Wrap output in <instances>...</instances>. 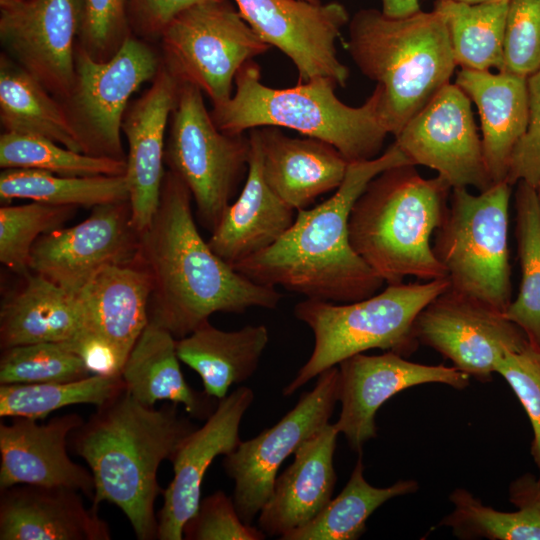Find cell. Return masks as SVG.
I'll use <instances>...</instances> for the list:
<instances>
[{"instance_id":"6da1fadb","label":"cell","mask_w":540,"mask_h":540,"mask_svg":"<svg viewBox=\"0 0 540 540\" xmlns=\"http://www.w3.org/2000/svg\"><path fill=\"white\" fill-rule=\"evenodd\" d=\"M192 200L185 183L166 171L157 211L140 234L139 257L153 282L150 318L176 339L214 313L275 309L282 298L275 288L244 277L211 249L196 227Z\"/></svg>"},{"instance_id":"7a4b0ae2","label":"cell","mask_w":540,"mask_h":540,"mask_svg":"<svg viewBox=\"0 0 540 540\" xmlns=\"http://www.w3.org/2000/svg\"><path fill=\"white\" fill-rule=\"evenodd\" d=\"M404 164L412 162L395 142L376 158L349 162L330 198L297 210L291 227L274 244L234 269L257 284L282 286L309 299L349 303L377 293L384 280L352 247L349 217L374 177Z\"/></svg>"},{"instance_id":"3957f363","label":"cell","mask_w":540,"mask_h":540,"mask_svg":"<svg viewBox=\"0 0 540 540\" xmlns=\"http://www.w3.org/2000/svg\"><path fill=\"white\" fill-rule=\"evenodd\" d=\"M69 436L72 451L85 460L95 485L92 504L106 501L127 517L137 539H157L156 498L162 461H172L197 427L180 414L178 404L156 409L126 390L96 407Z\"/></svg>"},{"instance_id":"277c9868","label":"cell","mask_w":540,"mask_h":540,"mask_svg":"<svg viewBox=\"0 0 540 540\" xmlns=\"http://www.w3.org/2000/svg\"><path fill=\"white\" fill-rule=\"evenodd\" d=\"M451 190L443 177L423 178L412 164L384 170L352 207V247L387 284L402 283L406 276L447 278L431 237L445 217Z\"/></svg>"},{"instance_id":"5b68a950","label":"cell","mask_w":540,"mask_h":540,"mask_svg":"<svg viewBox=\"0 0 540 540\" xmlns=\"http://www.w3.org/2000/svg\"><path fill=\"white\" fill-rule=\"evenodd\" d=\"M235 92L210 111L215 125L228 134L259 127H282L334 146L349 162L376 158L389 134L379 115L381 91L358 107L343 103L338 84L328 77L272 88L261 81L260 67L245 63L235 77Z\"/></svg>"},{"instance_id":"8992f818","label":"cell","mask_w":540,"mask_h":540,"mask_svg":"<svg viewBox=\"0 0 540 540\" xmlns=\"http://www.w3.org/2000/svg\"><path fill=\"white\" fill-rule=\"evenodd\" d=\"M348 28L347 50L380 88V119L395 137L450 83L456 63L445 22L435 10L389 18L364 8L350 18Z\"/></svg>"},{"instance_id":"52a82bcc","label":"cell","mask_w":540,"mask_h":540,"mask_svg":"<svg viewBox=\"0 0 540 540\" xmlns=\"http://www.w3.org/2000/svg\"><path fill=\"white\" fill-rule=\"evenodd\" d=\"M449 287L447 278L423 283L388 284L380 293L349 303L309 299L294 307L295 317L313 332L314 347L294 379L290 396L323 371L371 349L404 357L418 348L414 322L420 311Z\"/></svg>"},{"instance_id":"ba28073f","label":"cell","mask_w":540,"mask_h":540,"mask_svg":"<svg viewBox=\"0 0 540 540\" xmlns=\"http://www.w3.org/2000/svg\"><path fill=\"white\" fill-rule=\"evenodd\" d=\"M512 189L504 181L479 194L452 188L433 253L449 288L505 312L512 302L508 249Z\"/></svg>"},{"instance_id":"9c48e42d","label":"cell","mask_w":540,"mask_h":540,"mask_svg":"<svg viewBox=\"0 0 540 540\" xmlns=\"http://www.w3.org/2000/svg\"><path fill=\"white\" fill-rule=\"evenodd\" d=\"M250 140L214 123L203 92L179 84L165 144V163L188 187L203 227L212 232L248 172Z\"/></svg>"},{"instance_id":"30bf717a","label":"cell","mask_w":540,"mask_h":540,"mask_svg":"<svg viewBox=\"0 0 540 540\" xmlns=\"http://www.w3.org/2000/svg\"><path fill=\"white\" fill-rule=\"evenodd\" d=\"M162 65L219 104L233 94L239 69L271 47L229 1H205L176 15L160 38Z\"/></svg>"},{"instance_id":"8fae6325","label":"cell","mask_w":540,"mask_h":540,"mask_svg":"<svg viewBox=\"0 0 540 540\" xmlns=\"http://www.w3.org/2000/svg\"><path fill=\"white\" fill-rule=\"evenodd\" d=\"M160 66V54L133 35L104 62L77 44L73 86L61 102L82 153L126 160L121 132L129 99L155 78Z\"/></svg>"},{"instance_id":"7c38bea8","label":"cell","mask_w":540,"mask_h":540,"mask_svg":"<svg viewBox=\"0 0 540 540\" xmlns=\"http://www.w3.org/2000/svg\"><path fill=\"white\" fill-rule=\"evenodd\" d=\"M338 401L337 365L320 373L314 388L303 393L280 421L256 437L241 441L234 452L224 457L225 472L234 481V505L244 523L252 525L272 495L280 466L329 423Z\"/></svg>"},{"instance_id":"4fadbf2b","label":"cell","mask_w":540,"mask_h":540,"mask_svg":"<svg viewBox=\"0 0 540 540\" xmlns=\"http://www.w3.org/2000/svg\"><path fill=\"white\" fill-rule=\"evenodd\" d=\"M419 344L450 360L481 382L492 380L499 360L529 343L505 312L449 287L429 302L414 322Z\"/></svg>"},{"instance_id":"5bb4252c","label":"cell","mask_w":540,"mask_h":540,"mask_svg":"<svg viewBox=\"0 0 540 540\" xmlns=\"http://www.w3.org/2000/svg\"><path fill=\"white\" fill-rule=\"evenodd\" d=\"M139 253L129 201L107 203L93 207L82 222L39 237L29 270L77 295L103 268L133 262Z\"/></svg>"},{"instance_id":"9a60e30c","label":"cell","mask_w":540,"mask_h":540,"mask_svg":"<svg viewBox=\"0 0 540 540\" xmlns=\"http://www.w3.org/2000/svg\"><path fill=\"white\" fill-rule=\"evenodd\" d=\"M81 15V0H0L3 53L60 101L75 78Z\"/></svg>"},{"instance_id":"2e32d148","label":"cell","mask_w":540,"mask_h":540,"mask_svg":"<svg viewBox=\"0 0 540 540\" xmlns=\"http://www.w3.org/2000/svg\"><path fill=\"white\" fill-rule=\"evenodd\" d=\"M396 145L413 165L438 172L452 188L479 192L494 183L488 173L471 100L448 83L395 136Z\"/></svg>"},{"instance_id":"e0dca14e","label":"cell","mask_w":540,"mask_h":540,"mask_svg":"<svg viewBox=\"0 0 540 540\" xmlns=\"http://www.w3.org/2000/svg\"><path fill=\"white\" fill-rule=\"evenodd\" d=\"M255 33L295 65L298 82L317 77L344 87L349 69L337 56L336 42L350 17L337 1L233 0Z\"/></svg>"},{"instance_id":"ac0fdd59","label":"cell","mask_w":540,"mask_h":540,"mask_svg":"<svg viewBox=\"0 0 540 540\" xmlns=\"http://www.w3.org/2000/svg\"><path fill=\"white\" fill-rule=\"evenodd\" d=\"M338 368L341 411L334 425L358 453L377 436L376 413L395 394L427 383L463 389L470 379L454 366L414 363L392 351L359 353L340 362Z\"/></svg>"},{"instance_id":"d6986e66","label":"cell","mask_w":540,"mask_h":540,"mask_svg":"<svg viewBox=\"0 0 540 540\" xmlns=\"http://www.w3.org/2000/svg\"><path fill=\"white\" fill-rule=\"evenodd\" d=\"M254 401V392L240 386L218 401L214 412L181 444L171 463L173 479L163 491L158 513L157 539L182 540L186 522L201 501V486L208 467L220 455H229L241 443L242 418Z\"/></svg>"},{"instance_id":"ffe728a7","label":"cell","mask_w":540,"mask_h":540,"mask_svg":"<svg viewBox=\"0 0 540 540\" xmlns=\"http://www.w3.org/2000/svg\"><path fill=\"white\" fill-rule=\"evenodd\" d=\"M76 413L51 418L47 423L12 417L0 424V490L18 484L66 487L91 501L92 473L68 455L71 432L83 423Z\"/></svg>"},{"instance_id":"44dd1931","label":"cell","mask_w":540,"mask_h":540,"mask_svg":"<svg viewBox=\"0 0 540 540\" xmlns=\"http://www.w3.org/2000/svg\"><path fill=\"white\" fill-rule=\"evenodd\" d=\"M151 86L128 105L122 132L128 143L126 179L132 222L144 232L157 211L165 172V131L179 83L162 65Z\"/></svg>"},{"instance_id":"7402d4cb","label":"cell","mask_w":540,"mask_h":540,"mask_svg":"<svg viewBox=\"0 0 540 540\" xmlns=\"http://www.w3.org/2000/svg\"><path fill=\"white\" fill-rule=\"evenodd\" d=\"M152 277L140 257L103 268L78 294L88 337L124 365L150 319ZM81 337V338H82Z\"/></svg>"},{"instance_id":"603a6c76","label":"cell","mask_w":540,"mask_h":540,"mask_svg":"<svg viewBox=\"0 0 540 540\" xmlns=\"http://www.w3.org/2000/svg\"><path fill=\"white\" fill-rule=\"evenodd\" d=\"M339 431L328 423L294 453V461L275 480L258 516L266 536H283L316 518L332 499L337 481L334 453Z\"/></svg>"},{"instance_id":"cb8c5ba5","label":"cell","mask_w":540,"mask_h":540,"mask_svg":"<svg viewBox=\"0 0 540 540\" xmlns=\"http://www.w3.org/2000/svg\"><path fill=\"white\" fill-rule=\"evenodd\" d=\"M97 511L74 489L14 485L1 490L0 540H110Z\"/></svg>"},{"instance_id":"d4e9b609","label":"cell","mask_w":540,"mask_h":540,"mask_svg":"<svg viewBox=\"0 0 540 540\" xmlns=\"http://www.w3.org/2000/svg\"><path fill=\"white\" fill-rule=\"evenodd\" d=\"M250 156L245 184L211 232V249L233 268L274 244L293 224L297 211L266 183L258 137L249 130Z\"/></svg>"},{"instance_id":"484cf974","label":"cell","mask_w":540,"mask_h":540,"mask_svg":"<svg viewBox=\"0 0 540 540\" xmlns=\"http://www.w3.org/2000/svg\"><path fill=\"white\" fill-rule=\"evenodd\" d=\"M254 129L266 183L296 211L309 208L317 197L341 185L349 161L331 144L290 137L278 127Z\"/></svg>"},{"instance_id":"4316f807","label":"cell","mask_w":540,"mask_h":540,"mask_svg":"<svg viewBox=\"0 0 540 540\" xmlns=\"http://www.w3.org/2000/svg\"><path fill=\"white\" fill-rule=\"evenodd\" d=\"M455 84L478 108L483 155L493 183L506 181L513 151L527 127L526 78L461 69Z\"/></svg>"},{"instance_id":"83f0119b","label":"cell","mask_w":540,"mask_h":540,"mask_svg":"<svg viewBox=\"0 0 540 540\" xmlns=\"http://www.w3.org/2000/svg\"><path fill=\"white\" fill-rule=\"evenodd\" d=\"M24 285L0 309L1 349L42 342L73 343L86 332L80 300L30 272Z\"/></svg>"},{"instance_id":"f1b7e54d","label":"cell","mask_w":540,"mask_h":540,"mask_svg":"<svg viewBox=\"0 0 540 540\" xmlns=\"http://www.w3.org/2000/svg\"><path fill=\"white\" fill-rule=\"evenodd\" d=\"M176 340L165 326L150 318L122 367L125 390L145 405L169 401L182 405L189 417L206 420L219 400L186 382Z\"/></svg>"},{"instance_id":"f546056e","label":"cell","mask_w":540,"mask_h":540,"mask_svg":"<svg viewBox=\"0 0 540 540\" xmlns=\"http://www.w3.org/2000/svg\"><path fill=\"white\" fill-rule=\"evenodd\" d=\"M268 342L264 325L223 331L208 320L177 339L176 350L179 360L198 373L204 392L220 400L232 385L245 382L255 373Z\"/></svg>"},{"instance_id":"4dcf8cb0","label":"cell","mask_w":540,"mask_h":540,"mask_svg":"<svg viewBox=\"0 0 540 540\" xmlns=\"http://www.w3.org/2000/svg\"><path fill=\"white\" fill-rule=\"evenodd\" d=\"M452 511L439 526L463 540H540V479L525 473L511 482L509 501L517 510L499 511L486 506L464 488L449 495Z\"/></svg>"},{"instance_id":"1f68e13d","label":"cell","mask_w":540,"mask_h":540,"mask_svg":"<svg viewBox=\"0 0 540 540\" xmlns=\"http://www.w3.org/2000/svg\"><path fill=\"white\" fill-rule=\"evenodd\" d=\"M0 123L5 133L47 138L82 153L62 102L3 52Z\"/></svg>"},{"instance_id":"d6a6232c","label":"cell","mask_w":540,"mask_h":540,"mask_svg":"<svg viewBox=\"0 0 540 540\" xmlns=\"http://www.w3.org/2000/svg\"><path fill=\"white\" fill-rule=\"evenodd\" d=\"M509 1L470 4L436 0L433 10L443 18L456 66L501 71Z\"/></svg>"},{"instance_id":"836d02e7","label":"cell","mask_w":540,"mask_h":540,"mask_svg":"<svg viewBox=\"0 0 540 540\" xmlns=\"http://www.w3.org/2000/svg\"><path fill=\"white\" fill-rule=\"evenodd\" d=\"M361 454L343 490L332 498L310 523L281 540H356L366 531L368 518L388 500L414 493L415 480H399L388 487H375L364 477Z\"/></svg>"},{"instance_id":"e575fe53","label":"cell","mask_w":540,"mask_h":540,"mask_svg":"<svg viewBox=\"0 0 540 540\" xmlns=\"http://www.w3.org/2000/svg\"><path fill=\"white\" fill-rule=\"evenodd\" d=\"M0 199H29L53 205L95 207L129 201L125 174L59 176L36 169L10 168L0 173Z\"/></svg>"},{"instance_id":"d590c367","label":"cell","mask_w":540,"mask_h":540,"mask_svg":"<svg viewBox=\"0 0 540 540\" xmlns=\"http://www.w3.org/2000/svg\"><path fill=\"white\" fill-rule=\"evenodd\" d=\"M515 209L521 282L505 315L523 330L530 344L540 347V205L535 187L517 183Z\"/></svg>"},{"instance_id":"8d00e7d4","label":"cell","mask_w":540,"mask_h":540,"mask_svg":"<svg viewBox=\"0 0 540 540\" xmlns=\"http://www.w3.org/2000/svg\"><path fill=\"white\" fill-rule=\"evenodd\" d=\"M125 390L121 375L87 377L65 382L0 385V417L43 419L75 404L104 405Z\"/></svg>"},{"instance_id":"74e56055","label":"cell","mask_w":540,"mask_h":540,"mask_svg":"<svg viewBox=\"0 0 540 540\" xmlns=\"http://www.w3.org/2000/svg\"><path fill=\"white\" fill-rule=\"evenodd\" d=\"M0 166L36 169L67 177L118 176L126 173L127 162L76 152L39 136L2 132Z\"/></svg>"},{"instance_id":"f35d334b","label":"cell","mask_w":540,"mask_h":540,"mask_svg":"<svg viewBox=\"0 0 540 540\" xmlns=\"http://www.w3.org/2000/svg\"><path fill=\"white\" fill-rule=\"evenodd\" d=\"M77 207L33 201L0 208V262L11 271L26 276L35 242L44 234L62 228Z\"/></svg>"},{"instance_id":"ab89813d","label":"cell","mask_w":540,"mask_h":540,"mask_svg":"<svg viewBox=\"0 0 540 540\" xmlns=\"http://www.w3.org/2000/svg\"><path fill=\"white\" fill-rule=\"evenodd\" d=\"M92 375L68 343L42 342L2 349L0 385L65 382Z\"/></svg>"},{"instance_id":"60d3db41","label":"cell","mask_w":540,"mask_h":540,"mask_svg":"<svg viewBox=\"0 0 540 540\" xmlns=\"http://www.w3.org/2000/svg\"><path fill=\"white\" fill-rule=\"evenodd\" d=\"M78 45L92 59H111L133 35L129 0H81Z\"/></svg>"},{"instance_id":"b9f144b4","label":"cell","mask_w":540,"mask_h":540,"mask_svg":"<svg viewBox=\"0 0 540 540\" xmlns=\"http://www.w3.org/2000/svg\"><path fill=\"white\" fill-rule=\"evenodd\" d=\"M540 68V0H510L501 71L527 78Z\"/></svg>"},{"instance_id":"7bdbcfd3","label":"cell","mask_w":540,"mask_h":540,"mask_svg":"<svg viewBox=\"0 0 540 540\" xmlns=\"http://www.w3.org/2000/svg\"><path fill=\"white\" fill-rule=\"evenodd\" d=\"M496 373L509 384L525 409L533 429L531 455L540 479V347L530 343L510 352L496 366Z\"/></svg>"},{"instance_id":"ee69618b","label":"cell","mask_w":540,"mask_h":540,"mask_svg":"<svg viewBox=\"0 0 540 540\" xmlns=\"http://www.w3.org/2000/svg\"><path fill=\"white\" fill-rule=\"evenodd\" d=\"M187 540H264L258 527L244 523L237 513L233 497L218 490L200 501L195 514L186 522Z\"/></svg>"},{"instance_id":"f6af8a7d","label":"cell","mask_w":540,"mask_h":540,"mask_svg":"<svg viewBox=\"0 0 540 540\" xmlns=\"http://www.w3.org/2000/svg\"><path fill=\"white\" fill-rule=\"evenodd\" d=\"M528 121L509 166L507 182L524 181L536 188L540 180V68L526 78Z\"/></svg>"},{"instance_id":"bcb514c9","label":"cell","mask_w":540,"mask_h":540,"mask_svg":"<svg viewBox=\"0 0 540 540\" xmlns=\"http://www.w3.org/2000/svg\"><path fill=\"white\" fill-rule=\"evenodd\" d=\"M205 1L221 0H129L132 32L145 41L159 40L165 27L176 15Z\"/></svg>"},{"instance_id":"7dc6e473","label":"cell","mask_w":540,"mask_h":540,"mask_svg":"<svg viewBox=\"0 0 540 540\" xmlns=\"http://www.w3.org/2000/svg\"><path fill=\"white\" fill-rule=\"evenodd\" d=\"M381 11L389 18H404L421 11L419 0H381Z\"/></svg>"},{"instance_id":"c3c4849f","label":"cell","mask_w":540,"mask_h":540,"mask_svg":"<svg viewBox=\"0 0 540 540\" xmlns=\"http://www.w3.org/2000/svg\"><path fill=\"white\" fill-rule=\"evenodd\" d=\"M454 1L465 2V3H470V4H477V3L510 1V0H454Z\"/></svg>"},{"instance_id":"681fc988","label":"cell","mask_w":540,"mask_h":540,"mask_svg":"<svg viewBox=\"0 0 540 540\" xmlns=\"http://www.w3.org/2000/svg\"><path fill=\"white\" fill-rule=\"evenodd\" d=\"M536 192H537V196H538V201H539V205H540V180L536 186Z\"/></svg>"},{"instance_id":"f907efd6","label":"cell","mask_w":540,"mask_h":540,"mask_svg":"<svg viewBox=\"0 0 540 540\" xmlns=\"http://www.w3.org/2000/svg\"><path fill=\"white\" fill-rule=\"evenodd\" d=\"M307 1L312 2V3H319V2H321L320 0H307Z\"/></svg>"}]
</instances>
